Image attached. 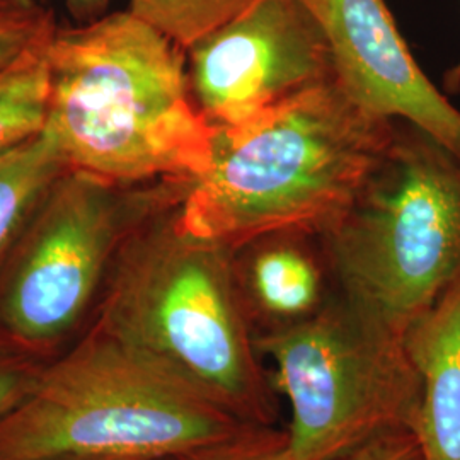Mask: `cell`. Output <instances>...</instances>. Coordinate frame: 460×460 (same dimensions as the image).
I'll use <instances>...</instances> for the list:
<instances>
[{
    "label": "cell",
    "instance_id": "6da1fadb",
    "mask_svg": "<svg viewBox=\"0 0 460 460\" xmlns=\"http://www.w3.org/2000/svg\"><path fill=\"white\" fill-rule=\"evenodd\" d=\"M43 130L68 169L119 184L193 181L212 163L215 130L193 98L186 49L130 11L47 41Z\"/></svg>",
    "mask_w": 460,
    "mask_h": 460
},
{
    "label": "cell",
    "instance_id": "7a4b0ae2",
    "mask_svg": "<svg viewBox=\"0 0 460 460\" xmlns=\"http://www.w3.org/2000/svg\"><path fill=\"white\" fill-rule=\"evenodd\" d=\"M152 215L116 254L96 324L184 387L263 428L270 401L234 249Z\"/></svg>",
    "mask_w": 460,
    "mask_h": 460
},
{
    "label": "cell",
    "instance_id": "3957f363",
    "mask_svg": "<svg viewBox=\"0 0 460 460\" xmlns=\"http://www.w3.org/2000/svg\"><path fill=\"white\" fill-rule=\"evenodd\" d=\"M394 132L334 79L239 128L180 205L186 229L235 249L273 232L321 237L362 190Z\"/></svg>",
    "mask_w": 460,
    "mask_h": 460
},
{
    "label": "cell",
    "instance_id": "277c9868",
    "mask_svg": "<svg viewBox=\"0 0 460 460\" xmlns=\"http://www.w3.org/2000/svg\"><path fill=\"white\" fill-rule=\"evenodd\" d=\"M254 428L94 323L0 420V460H182Z\"/></svg>",
    "mask_w": 460,
    "mask_h": 460
},
{
    "label": "cell",
    "instance_id": "5b68a950",
    "mask_svg": "<svg viewBox=\"0 0 460 460\" xmlns=\"http://www.w3.org/2000/svg\"><path fill=\"white\" fill-rule=\"evenodd\" d=\"M329 275L365 319L402 338L460 277V159L408 121L321 237Z\"/></svg>",
    "mask_w": 460,
    "mask_h": 460
},
{
    "label": "cell",
    "instance_id": "8992f818",
    "mask_svg": "<svg viewBox=\"0 0 460 460\" xmlns=\"http://www.w3.org/2000/svg\"><path fill=\"white\" fill-rule=\"evenodd\" d=\"M191 181L119 184L66 169L0 271V334L45 358L101 296L116 254L152 215L181 203Z\"/></svg>",
    "mask_w": 460,
    "mask_h": 460
},
{
    "label": "cell",
    "instance_id": "52a82bcc",
    "mask_svg": "<svg viewBox=\"0 0 460 460\" xmlns=\"http://www.w3.org/2000/svg\"><path fill=\"white\" fill-rule=\"evenodd\" d=\"M292 408L294 460H331L393 429L414 428L420 377L402 338L332 294L317 313L254 334ZM414 433V431H412Z\"/></svg>",
    "mask_w": 460,
    "mask_h": 460
},
{
    "label": "cell",
    "instance_id": "ba28073f",
    "mask_svg": "<svg viewBox=\"0 0 460 460\" xmlns=\"http://www.w3.org/2000/svg\"><path fill=\"white\" fill-rule=\"evenodd\" d=\"M193 98L214 130L239 128L336 79L302 0H256L186 49Z\"/></svg>",
    "mask_w": 460,
    "mask_h": 460
},
{
    "label": "cell",
    "instance_id": "9c48e42d",
    "mask_svg": "<svg viewBox=\"0 0 460 460\" xmlns=\"http://www.w3.org/2000/svg\"><path fill=\"white\" fill-rule=\"evenodd\" d=\"M328 40L336 81L367 111L402 119L460 159V110L428 79L384 0H302Z\"/></svg>",
    "mask_w": 460,
    "mask_h": 460
},
{
    "label": "cell",
    "instance_id": "30bf717a",
    "mask_svg": "<svg viewBox=\"0 0 460 460\" xmlns=\"http://www.w3.org/2000/svg\"><path fill=\"white\" fill-rule=\"evenodd\" d=\"M235 273L249 319L268 329L300 323L321 311L328 294L329 266L317 235L273 232L234 249Z\"/></svg>",
    "mask_w": 460,
    "mask_h": 460
},
{
    "label": "cell",
    "instance_id": "8fae6325",
    "mask_svg": "<svg viewBox=\"0 0 460 460\" xmlns=\"http://www.w3.org/2000/svg\"><path fill=\"white\" fill-rule=\"evenodd\" d=\"M420 377L414 435L423 460H460V277L402 336Z\"/></svg>",
    "mask_w": 460,
    "mask_h": 460
},
{
    "label": "cell",
    "instance_id": "7c38bea8",
    "mask_svg": "<svg viewBox=\"0 0 460 460\" xmlns=\"http://www.w3.org/2000/svg\"><path fill=\"white\" fill-rule=\"evenodd\" d=\"M66 169L60 150L45 130L0 154V271Z\"/></svg>",
    "mask_w": 460,
    "mask_h": 460
},
{
    "label": "cell",
    "instance_id": "4fadbf2b",
    "mask_svg": "<svg viewBox=\"0 0 460 460\" xmlns=\"http://www.w3.org/2000/svg\"><path fill=\"white\" fill-rule=\"evenodd\" d=\"M49 38L14 64L0 68V154L31 138L45 127L49 91Z\"/></svg>",
    "mask_w": 460,
    "mask_h": 460
},
{
    "label": "cell",
    "instance_id": "5bb4252c",
    "mask_svg": "<svg viewBox=\"0 0 460 460\" xmlns=\"http://www.w3.org/2000/svg\"><path fill=\"white\" fill-rule=\"evenodd\" d=\"M256 0H130V13L182 49L241 14Z\"/></svg>",
    "mask_w": 460,
    "mask_h": 460
},
{
    "label": "cell",
    "instance_id": "9a60e30c",
    "mask_svg": "<svg viewBox=\"0 0 460 460\" xmlns=\"http://www.w3.org/2000/svg\"><path fill=\"white\" fill-rule=\"evenodd\" d=\"M55 30L51 13L40 4L0 0V68L14 64Z\"/></svg>",
    "mask_w": 460,
    "mask_h": 460
},
{
    "label": "cell",
    "instance_id": "2e32d148",
    "mask_svg": "<svg viewBox=\"0 0 460 460\" xmlns=\"http://www.w3.org/2000/svg\"><path fill=\"white\" fill-rule=\"evenodd\" d=\"M43 365V358L22 351L0 334V420L30 393Z\"/></svg>",
    "mask_w": 460,
    "mask_h": 460
},
{
    "label": "cell",
    "instance_id": "e0dca14e",
    "mask_svg": "<svg viewBox=\"0 0 460 460\" xmlns=\"http://www.w3.org/2000/svg\"><path fill=\"white\" fill-rule=\"evenodd\" d=\"M182 460H294L287 433L254 428L229 444L199 452Z\"/></svg>",
    "mask_w": 460,
    "mask_h": 460
},
{
    "label": "cell",
    "instance_id": "ac0fdd59",
    "mask_svg": "<svg viewBox=\"0 0 460 460\" xmlns=\"http://www.w3.org/2000/svg\"><path fill=\"white\" fill-rule=\"evenodd\" d=\"M331 460H423L411 429H393Z\"/></svg>",
    "mask_w": 460,
    "mask_h": 460
},
{
    "label": "cell",
    "instance_id": "d6986e66",
    "mask_svg": "<svg viewBox=\"0 0 460 460\" xmlns=\"http://www.w3.org/2000/svg\"><path fill=\"white\" fill-rule=\"evenodd\" d=\"M68 13L81 21V24L93 22L99 17L106 16V9L111 0H64Z\"/></svg>",
    "mask_w": 460,
    "mask_h": 460
},
{
    "label": "cell",
    "instance_id": "ffe728a7",
    "mask_svg": "<svg viewBox=\"0 0 460 460\" xmlns=\"http://www.w3.org/2000/svg\"><path fill=\"white\" fill-rule=\"evenodd\" d=\"M445 91L448 93H459L460 91V62L450 70H447L444 77Z\"/></svg>",
    "mask_w": 460,
    "mask_h": 460
},
{
    "label": "cell",
    "instance_id": "44dd1931",
    "mask_svg": "<svg viewBox=\"0 0 460 460\" xmlns=\"http://www.w3.org/2000/svg\"><path fill=\"white\" fill-rule=\"evenodd\" d=\"M5 2H16V4H38V0H5Z\"/></svg>",
    "mask_w": 460,
    "mask_h": 460
}]
</instances>
